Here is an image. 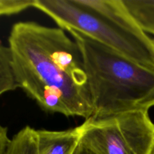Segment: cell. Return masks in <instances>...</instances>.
<instances>
[{"mask_svg": "<svg viewBox=\"0 0 154 154\" xmlns=\"http://www.w3.org/2000/svg\"><path fill=\"white\" fill-rule=\"evenodd\" d=\"M34 8L64 30L75 29L154 72V39L122 0H35Z\"/></svg>", "mask_w": 154, "mask_h": 154, "instance_id": "3", "label": "cell"}, {"mask_svg": "<svg viewBox=\"0 0 154 154\" xmlns=\"http://www.w3.org/2000/svg\"><path fill=\"white\" fill-rule=\"evenodd\" d=\"M34 4L35 0H0V17L16 14Z\"/></svg>", "mask_w": 154, "mask_h": 154, "instance_id": "9", "label": "cell"}, {"mask_svg": "<svg viewBox=\"0 0 154 154\" xmlns=\"http://www.w3.org/2000/svg\"><path fill=\"white\" fill-rule=\"evenodd\" d=\"M150 154H154V144H153V147H152V149H151V151H150Z\"/></svg>", "mask_w": 154, "mask_h": 154, "instance_id": "12", "label": "cell"}, {"mask_svg": "<svg viewBox=\"0 0 154 154\" xmlns=\"http://www.w3.org/2000/svg\"><path fill=\"white\" fill-rule=\"evenodd\" d=\"M95 117L154 106V72L75 29Z\"/></svg>", "mask_w": 154, "mask_h": 154, "instance_id": "2", "label": "cell"}, {"mask_svg": "<svg viewBox=\"0 0 154 154\" xmlns=\"http://www.w3.org/2000/svg\"><path fill=\"white\" fill-rule=\"evenodd\" d=\"M9 141L10 138L8 135V129L0 124V154H4Z\"/></svg>", "mask_w": 154, "mask_h": 154, "instance_id": "10", "label": "cell"}, {"mask_svg": "<svg viewBox=\"0 0 154 154\" xmlns=\"http://www.w3.org/2000/svg\"><path fill=\"white\" fill-rule=\"evenodd\" d=\"M17 88L10 49L0 42V96Z\"/></svg>", "mask_w": 154, "mask_h": 154, "instance_id": "8", "label": "cell"}, {"mask_svg": "<svg viewBox=\"0 0 154 154\" xmlns=\"http://www.w3.org/2000/svg\"><path fill=\"white\" fill-rule=\"evenodd\" d=\"M38 154H75L81 143L79 126L63 131L36 130Z\"/></svg>", "mask_w": 154, "mask_h": 154, "instance_id": "5", "label": "cell"}, {"mask_svg": "<svg viewBox=\"0 0 154 154\" xmlns=\"http://www.w3.org/2000/svg\"><path fill=\"white\" fill-rule=\"evenodd\" d=\"M129 14L145 33L154 35V0H122Z\"/></svg>", "mask_w": 154, "mask_h": 154, "instance_id": "6", "label": "cell"}, {"mask_svg": "<svg viewBox=\"0 0 154 154\" xmlns=\"http://www.w3.org/2000/svg\"><path fill=\"white\" fill-rule=\"evenodd\" d=\"M75 154H97V153H96V152L93 151V150H92L90 148L87 147V146L83 144L82 143H80L79 146H78V149H77Z\"/></svg>", "mask_w": 154, "mask_h": 154, "instance_id": "11", "label": "cell"}, {"mask_svg": "<svg viewBox=\"0 0 154 154\" xmlns=\"http://www.w3.org/2000/svg\"><path fill=\"white\" fill-rule=\"evenodd\" d=\"M149 110L91 116L79 126L81 143L97 154H150L154 144V123Z\"/></svg>", "mask_w": 154, "mask_h": 154, "instance_id": "4", "label": "cell"}, {"mask_svg": "<svg viewBox=\"0 0 154 154\" xmlns=\"http://www.w3.org/2000/svg\"><path fill=\"white\" fill-rule=\"evenodd\" d=\"M4 154H38L35 129L26 126L10 139Z\"/></svg>", "mask_w": 154, "mask_h": 154, "instance_id": "7", "label": "cell"}, {"mask_svg": "<svg viewBox=\"0 0 154 154\" xmlns=\"http://www.w3.org/2000/svg\"><path fill=\"white\" fill-rule=\"evenodd\" d=\"M16 82L43 111L67 117L93 116L84 60L64 29L18 22L8 37Z\"/></svg>", "mask_w": 154, "mask_h": 154, "instance_id": "1", "label": "cell"}]
</instances>
